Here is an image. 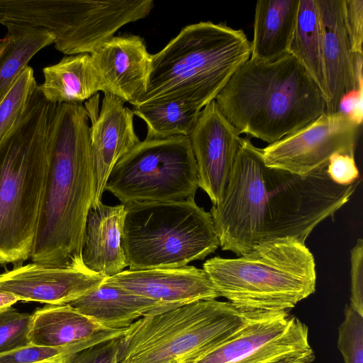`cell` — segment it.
I'll use <instances>...</instances> for the list:
<instances>
[{
  "mask_svg": "<svg viewBox=\"0 0 363 363\" xmlns=\"http://www.w3.org/2000/svg\"><path fill=\"white\" fill-rule=\"evenodd\" d=\"M125 205L99 203L89 211L82 257L89 270L106 278L128 267L122 246Z\"/></svg>",
  "mask_w": 363,
  "mask_h": 363,
  "instance_id": "obj_19",
  "label": "cell"
},
{
  "mask_svg": "<svg viewBox=\"0 0 363 363\" xmlns=\"http://www.w3.org/2000/svg\"><path fill=\"white\" fill-rule=\"evenodd\" d=\"M134 115L147 125V139L189 137L201 109L183 101H169L135 106Z\"/></svg>",
  "mask_w": 363,
  "mask_h": 363,
  "instance_id": "obj_26",
  "label": "cell"
},
{
  "mask_svg": "<svg viewBox=\"0 0 363 363\" xmlns=\"http://www.w3.org/2000/svg\"><path fill=\"white\" fill-rule=\"evenodd\" d=\"M124 205L122 246L130 270L184 267L219 247L210 213L194 198Z\"/></svg>",
  "mask_w": 363,
  "mask_h": 363,
  "instance_id": "obj_8",
  "label": "cell"
},
{
  "mask_svg": "<svg viewBox=\"0 0 363 363\" xmlns=\"http://www.w3.org/2000/svg\"><path fill=\"white\" fill-rule=\"evenodd\" d=\"M203 269L220 296L247 315L289 312L315 290L313 255L291 238L262 242L237 258H211Z\"/></svg>",
  "mask_w": 363,
  "mask_h": 363,
  "instance_id": "obj_6",
  "label": "cell"
},
{
  "mask_svg": "<svg viewBox=\"0 0 363 363\" xmlns=\"http://www.w3.org/2000/svg\"><path fill=\"white\" fill-rule=\"evenodd\" d=\"M299 0H258L255 6L250 59L274 61L289 52Z\"/></svg>",
  "mask_w": 363,
  "mask_h": 363,
  "instance_id": "obj_22",
  "label": "cell"
},
{
  "mask_svg": "<svg viewBox=\"0 0 363 363\" xmlns=\"http://www.w3.org/2000/svg\"><path fill=\"white\" fill-rule=\"evenodd\" d=\"M337 347L345 363H363V316L350 306L338 329Z\"/></svg>",
  "mask_w": 363,
  "mask_h": 363,
  "instance_id": "obj_30",
  "label": "cell"
},
{
  "mask_svg": "<svg viewBox=\"0 0 363 363\" xmlns=\"http://www.w3.org/2000/svg\"><path fill=\"white\" fill-rule=\"evenodd\" d=\"M20 301L15 295L0 291V311L12 307L17 301Z\"/></svg>",
  "mask_w": 363,
  "mask_h": 363,
  "instance_id": "obj_36",
  "label": "cell"
},
{
  "mask_svg": "<svg viewBox=\"0 0 363 363\" xmlns=\"http://www.w3.org/2000/svg\"><path fill=\"white\" fill-rule=\"evenodd\" d=\"M68 304L104 328L111 330H126L134 321L145 315L171 310L162 303L104 281Z\"/></svg>",
  "mask_w": 363,
  "mask_h": 363,
  "instance_id": "obj_20",
  "label": "cell"
},
{
  "mask_svg": "<svg viewBox=\"0 0 363 363\" xmlns=\"http://www.w3.org/2000/svg\"><path fill=\"white\" fill-rule=\"evenodd\" d=\"M326 171L334 183L342 186L350 185L359 179V170L354 155L334 154L329 160Z\"/></svg>",
  "mask_w": 363,
  "mask_h": 363,
  "instance_id": "obj_33",
  "label": "cell"
},
{
  "mask_svg": "<svg viewBox=\"0 0 363 363\" xmlns=\"http://www.w3.org/2000/svg\"><path fill=\"white\" fill-rule=\"evenodd\" d=\"M289 52L294 55L322 91L327 88L323 59V34L317 0H299Z\"/></svg>",
  "mask_w": 363,
  "mask_h": 363,
  "instance_id": "obj_24",
  "label": "cell"
},
{
  "mask_svg": "<svg viewBox=\"0 0 363 363\" xmlns=\"http://www.w3.org/2000/svg\"><path fill=\"white\" fill-rule=\"evenodd\" d=\"M230 303L199 301L134 321L119 338L118 363H192L247 320Z\"/></svg>",
  "mask_w": 363,
  "mask_h": 363,
  "instance_id": "obj_7",
  "label": "cell"
},
{
  "mask_svg": "<svg viewBox=\"0 0 363 363\" xmlns=\"http://www.w3.org/2000/svg\"><path fill=\"white\" fill-rule=\"evenodd\" d=\"M240 135L214 100L201 110L188 137L196 162L199 187L213 206L222 200L242 138Z\"/></svg>",
  "mask_w": 363,
  "mask_h": 363,
  "instance_id": "obj_13",
  "label": "cell"
},
{
  "mask_svg": "<svg viewBox=\"0 0 363 363\" xmlns=\"http://www.w3.org/2000/svg\"><path fill=\"white\" fill-rule=\"evenodd\" d=\"M7 43H8V38L6 35L3 38H0V55L2 54V52L5 50Z\"/></svg>",
  "mask_w": 363,
  "mask_h": 363,
  "instance_id": "obj_37",
  "label": "cell"
},
{
  "mask_svg": "<svg viewBox=\"0 0 363 363\" xmlns=\"http://www.w3.org/2000/svg\"><path fill=\"white\" fill-rule=\"evenodd\" d=\"M196 160L188 137L140 141L111 172L104 191L122 204L194 198Z\"/></svg>",
  "mask_w": 363,
  "mask_h": 363,
  "instance_id": "obj_10",
  "label": "cell"
},
{
  "mask_svg": "<svg viewBox=\"0 0 363 363\" xmlns=\"http://www.w3.org/2000/svg\"><path fill=\"white\" fill-rule=\"evenodd\" d=\"M351 296L350 306L363 316V241L358 239L351 250Z\"/></svg>",
  "mask_w": 363,
  "mask_h": 363,
  "instance_id": "obj_32",
  "label": "cell"
},
{
  "mask_svg": "<svg viewBox=\"0 0 363 363\" xmlns=\"http://www.w3.org/2000/svg\"><path fill=\"white\" fill-rule=\"evenodd\" d=\"M250 57L242 30L211 21L186 26L152 55L147 90L135 106L179 101L201 110Z\"/></svg>",
  "mask_w": 363,
  "mask_h": 363,
  "instance_id": "obj_5",
  "label": "cell"
},
{
  "mask_svg": "<svg viewBox=\"0 0 363 363\" xmlns=\"http://www.w3.org/2000/svg\"><path fill=\"white\" fill-rule=\"evenodd\" d=\"M4 26L8 43L0 55V101L30 60L55 42L54 36L43 29L13 23Z\"/></svg>",
  "mask_w": 363,
  "mask_h": 363,
  "instance_id": "obj_25",
  "label": "cell"
},
{
  "mask_svg": "<svg viewBox=\"0 0 363 363\" xmlns=\"http://www.w3.org/2000/svg\"><path fill=\"white\" fill-rule=\"evenodd\" d=\"M59 104L38 89L16 131L0 145V264L30 258L43 201Z\"/></svg>",
  "mask_w": 363,
  "mask_h": 363,
  "instance_id": "obj_4",
  "label": "cell"
},
{
  "mask_svg": "<svg viewBox=\"0 0 363 363\" xmlns=\"http://www.w3.org/2000/svg\"><path fill=\"white\" fill-rule=\"evenodd\" d=\"M215 101L240 134L269 144L305 126L326 108L322 91L289 52L271 62L249 58Z\"/></svg>",
  "mask_w": 363,
  "mask_h": 363,
  "instance_id": "obj_3",
  "label": "cell"
},
{
  "mask_svg": "<svg viewBox=\"0 0 363 363\" xmlns=\"http://www.w3.org/2000/svg\"><path fill=\"white\" fill-rule=\"evenodd\" d=\"M337 112L342 113L358 125H361L363 118L362 85L343 95L339 102Z\"/></svg>",
  "mask_w": 363,
  "mask_h": 363,
  "instance_id": "obj_35",
  "label": "cell"
},
{
  "mask_svg": "<svg viewBox=\"0 0 363 363\" xmlns=\"http://www.w3.org/2000/svg\"><path fill=\"white\" fill-rule=\"evenodd\" d=\"M67 358H66L65 359H60V360L43 361V362H37V363H67Z\"/></svg>",
  "mask_w": 363,
  "mask_h": 363,
  "instance_id": "obj_38",
  "label": "cell"
},
{
  "mask_svg": "<svg viewBox=\"0 0 363 363\" xmlns=\"http://www.w3.org/2000/svg\"><path fill=\"white\" fill-rule=\"evenodd\" d=\"M343 16L352 53L363 55V0H344Z\"/></svg>",
  "mask_w": 363,
  "mask_h": 363,
  "instance_id": "obj_31",
  "label": "cell"
},
{
  "mask_svg": "<svg viewBox=\"0 0 363 363\" xmlns=\"http://www.w3.org/2000/svg\"><path fill=\"white\" fill-rule=\"evenodd\" d=\"M359 182L337 184L326 168L298 175L268 167L262 149L242 138L222 200L209 212L219 247L239 257L275 239L305 242L349 201Z\"/></svg>",
  "mask_w": 363,
  "mask_h": 363,
  "instance_id": "obj_1",
  "label": "cell"
},
{
  "mask_svg": "<svg viewBox=\"0 0 363 363\" xmlns=\"http://www.w3.org/2000/svg\"><path fill=\"white\" fill-rule=\"evenodd\" d=\"M98 101L96 94L84 106L91 123L90 144L96 179L91 208L102 202L106 181L116 164L140 141L134 129L133 111L124 101L106 92L99 111Z\"/></svg>",
  "mask_w": 363,
  "mask_h": 363,
  "instance_id": "obj_14",
  "label": "cell"
},
{
  "mask_svg": "<svg viewBox=\"0 0 363 363\" xmlns=\"http://www.w3.org/2000/svg\"><path fill=\"white\" fill-rule=\"evenodd\" d=\"M106 278L86 267L55 268L33 262L1 274L0 291L20 301L64 305L95 289Z\"/></svg>",
  "mask_w": 363,
  "mask_h": 363,
  "instance_id": "obj_15",
  "label": "cell"
},
{
  "mask_svg": "<svg viewBox=\"0 0 363 363\" xmlns=\"http://www.w3.org/2000/svg\"><path fill=\"white\" fill-rule=\"evenodd\" d=\"M32 315L10 307L0 311V354L30 345Z\"/></svg>",
  "mask_w": 363,
  "mask_h": 363,
  "instance_id": "obj_29",
  "label": "cell"
},
{
  "mask_svg": "<svg viewBox=\"0 0 363 363\" xmlns=\"http://www.w3.org/2000/svg\"><path fill=\"white\" fill-rule=\"evenodd\" d=\"M116 363H118V362H116Z\"/></svg>",
  "mask_w": 363,
  "mask_h": 363,
  "instance_id": "obj_39",
  "label": "cell"
},
{
  "mask_svg": "<svg viewBox=\"0 0 363 363\" xmlns=\"http://www.w3.org/2000/svg\"><path fill=\"white\" fill-rule=\"evenodd\" d=\"M82 104H59L30 258L55 268L85 267L82 252L96 193L90 125Z\"/></svg>",
  "mask_w": 363,
  "mask_h": 363,
  "instance_id": "obj_2",
  "label": "cell"
},
{
  "mask_svg": "<svg viewBox=\"0 0 363 363\" xmlns=\"http://www.w3.org/2000/svg\"><path fill=\"white\" fill-rule=\"evenodd\" d=\"M359 125L340 112L324 113L262 149L264 163L298 175L325 169L336 153L354 156Z\"/></svg>",
  "mask_w": 363,
  "mask_h": 363,
  "instance_id": "obj_12",
  "label": "cell"
},
{
  "mask_svg": "<svg viewBox=\"0 0 363 363\" xmlns=\"http://www.w3.org/2000/svg\"><path fill=\"white\" fill-rule=\"evenodd\" d=\"M307 325L289 312L248 315L228 340L192 363H313Z\"/></svg>",
  "mask_w": 363,
  "mask_h": 363,
  "instance_id": "obj_11",
  "label": "cell"
},
{
  "mask_svg": "<svg viewBox=\"0 0 363 363\" xmlns=\"http://www.w3.org/2000/svg\"><path fill=\"white\" fill-rule=\"evenodd\" d=\"M125 330H105L96 334L89 340L62 347L30 345L1 354L0 363H37L43 361L65 359L94 345L121 337Z\"/></svg>",
  "mask_w": 363,
  "mask_h": 363,
  "instance_id": "obj_28",
  "label": "cell"
},
{
  "mask_svg": "<svg viewBox=\"0 0 363 363\" xmlns=\"http://www.w3.org/2000/svg\"><path fill=\"white\" fill-rule=\"evenodd\" d=\"M119 338H114L86 348L67 358V363H116Z\"/></svg>",
  "mask_w": 363,
  "mask_h": 363,
  "instance_id": "obj_34",
  "label": "cell"
},
{
  "mask_svg": "<svg viewBox=\"0 0 363 363\" xmlns=\"http://www.w3.org/2000/svg\"><path fill=\"white\" fill-rule=\"evenodd\" d=\"M33 69L26 66L0 101V145L18 128L38 91Z\"/></svg>",
  "mask_w": 363,
  "mask_h": 363,
  "instance_id": "obj_27",
  "label": "cell"
},
{
  "mask_svg": "<svg viewBox=\"0 0 363 363\" xmlns=\"http://www.w3.org/2000/svg\"><path fill=\"white\" fill-rule=\"evenodd\" d=\"M43 82L38 89L51 104H82L105 89L89 54L66 55L43 69Z\"/></svg>",
  "mask_w": 363,
  "mask_h": 363,
  "instance_id": "obj_21",
  "label": "cell"
},
{
  "mask_svg": "<svg viewBox=\"0 0 363 363\" xmlns=\"http://www.w3.org/2000/svg\"><path fill=\"white\" fill-rule=\"evenodd\" d=\"M92 64L104 86L135 106L146 92L152 55L139 35L113 36L90 54Z\"/></svg>",
  "mask_w": 363,
  "mask_h": 363,
  "instance_id": "obj_16",
  "label": "cell"
},
{
  "mask_svg": "<svg viewBox=\"0 0 363 363\" xmlns=\"http://www.w3.org/2000/svg\"><path fill=\"white\" fill-rule=\"evenodd\" d=\"M104 282L172 309L220 294L203 269L194 266L144 270L125 269Z\"/></svg>",
  "mask_w": 363,
  "mask_h": 363,
  "instance_id": "obj_17",
  "label": "cell"
},
{
  "mask_svg": "<svg viewBox=\"0 0 363 363\" xmlns=\"http://www.w3.org/2000/svg\"><path fill=\"white\" fill-rule=\"evenodd\" d=\"M106 330L69 304L38 308L32 314L30 345L62 347L91 339Z\"/></svg>",
  "mask_w": 363,
  "mask_h": 363,
  "instance_id": "obj_23",
  "label": "cell"
},
{
  "mask_svg": "<svg viewBox=\"0 0 363 363\" xmlns=\"http://www.w3.org/2000/svg\"><path fill=\"white\" fill-rule=\"evenodd\" d=\"M327 88L325 113H334L344 94L363 85L362 58L352 53L343 16L344 0H317Z\"/></svg>",
  "mask_w": 363,
  "mask_h": 363,
  "instance_id": "obj_18",
  "label": "cell"
},
{
  "mask_svg": "<svg viewBox=\"0 0 363 363\" xmlns=\"http://www.w3.org/2000/svg\"><path fill=\"white\" fill-rule=\"evenodd\" d=\"M153 7L152 0H0V24L47 30L60 52L90 55Z\"/></svg>",
  "mask_w": 363,
  "mask_h": 363,
  "instance_id": "obj_9",
  "label": "cell"
}]
</instances>
